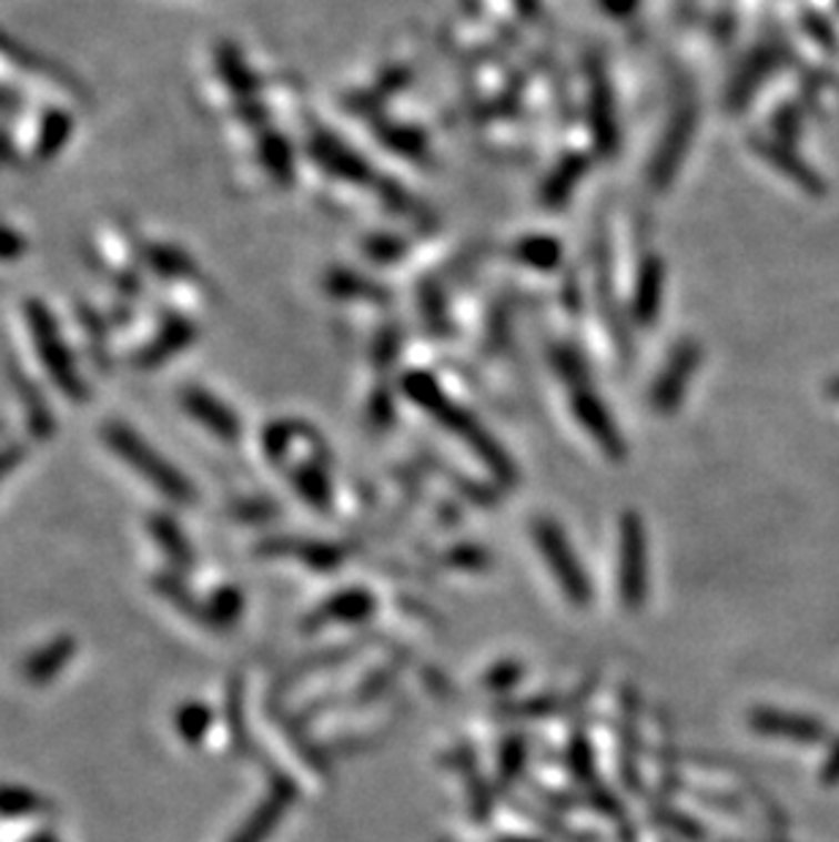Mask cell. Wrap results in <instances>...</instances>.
I'll use <instances>...</instances> for the list:
<instances>
[{
	"label": "cell",
	"mask_w": 839,
	"mask_h": 842,
	"mask_svg": "<svg viewBox=\"0 0 839 842\" xmlns=\"http://www.w3.org/2000/svg\"><path fill=\"white\" fill-rule=\"evenodd\" d=\"M265 554H286V557H300L314 570H335L341 561V551L325 542H295V540H273L267 546H262Z\"/></svg>",
	"instance_id": "12"
},
{
	"label": "cell",
	"mask_w": 839,
	"mask_h": 842,
	"mask_svg": "<svg viewBox=\"0 0 839 842\" xmlns=\"http://www.w3.org/2000/svg\"><path fill=\"white\" fill-rule=\"evenodd\" d=\"M295 486H297V491L305 497V501H311V505H316V507L327 505V494H330L327 480L322 477V471L316 467L297 469L295 471Z\"/></svg>",
	"instance_id": "18"
},
{
	"label": "cell",
	"mask_w": 839,
	"mask_h": 842,
	"mask_svg": "<svg viewBox=\"0 0 839 842\" xmlns=\"http://www.w3.org/2000/svg\"><path fill=\"white\" fill-rule=\"evenodd\" d=\"M71 134V121L65 115H60V112H52V115H47L44 125H41V134H39V156L41 159H50L55 156L58 148L63 145L65 140H69Z\"/></svg>",
	"instance_id": "17"
},
{
	"label": "cell",
	"mask_w": 839,
	"mask_h": 842,
	"mask_svg": "<svg viewBox=\"0 0 839 842\" xmlns=\"http://www.w3.org/2000/svg\"><path fill=\"white\" fill-rule=\"evenodd\" d=\"M494 673H499V677H488V684L496 687V690H505V687H509L515 679H518V668L515 666H502L499 671H494Z\"/></svg>",
	"instance_id": "22"
},
{
	"label": "cell",
	"mask_w": 839,
	"mask_h": 842,
	"mask_svg": "<svg viewBox=\"0 0 839 842\" xmlns=\"http://www.w3.org/2000/svg\"><path fill=\"white\" fill-rule=\"evenodd\" d=\"M649 592V551L638 516H627L619 531V595L629 611H638Z\"/></svg>",
	"instance_id": "3"
},
{
	"label": "cell",
	"mask_w": 839,
	"mask_h": 842,
	"mask_svg": "<svg viewBox=\"0 0 839 842\" xmlns=\"http://www.w3.org/2000/svg\"><path fill=\"white\" fill-rule=\"evenodd\" d=\"M50 810V804L30 788L20 785H0V815L20 818V815H39Z\"/></svg>",
	"instance_id": "15"
},
{
	"label": "cell",
	"mask_w": 839,
	"mask_h": 842,
	"mask_svg": "<svg viewBox=\"0 0 839 842\" xmlns=\"http://www.w3.org/2000/svg\"><path fill=\"white\" fill-rule=\"evenodd\" d=\"M153 587H155V592L164 597V600H170L180 613H185L189 619H194L196 625L210 627L208 600H202V597H196L194 592H191V589L185 587V581H183V576H180V572H161V576L153 578Z\"/></svg>",
	"instance_id": "10"
},
{
	"label": "cell",
	"mask_w": 839,
	"mask_h": 842,
	"mask_svg": "<svg viewBox=\"0 0 839 842\" xmlns=\"http://www.w3.org/2000/svg\"><path fill=\"white\" fill-rule=\"evenodd\" d=\"M148 262L164 276H180V273H189L191 265L185 262V254H180L178 248L170 246H150L148 248Z\"/></svg>",
	"instance_id": "19"
},
{
	"label": "cell",
	"mask_w": 839,
	"mask_h": 842,
	"mask_svg": "<svg viewBox=\"0 0 839 842\" xmlns=\"http://www.w3.org/2000/svg\"><path fill=\"white\" fill-rule=\"evenodd\" d=\"M148 529L166 561L175 567V572L183 576V572H189L191 567H194V546H191L189 535H185L175 518L166 516V513H153V516L148 518Z\"/></svg>",
	"instance_id": "8"
},
{
	"label": "cell",
	"mask_w": 839,
	"mask_h": 842,
	"mask_svg": "<svg viewBox=\"0 0 839 842\" xmlns=\"http://www.w3.org/2000/svg\"><path fill=\"white\" fill-rule=\"evenodd\" d=\"M22 458H26V447L22 445H6L0 447V480H3L6 475H11L17 467L22 464Z\"/></svg>",
	"instance_id": "20"
},
{
	"label": "cell",
	"mask_w": 839,
	"mask_h": 842,
	"mask_svg": "<svg viewBox=\"0 0 839 842\" xmlns=\"http://www.w3.org/2000/svg\"><path fill=\"white\" fill-rule=\"evenodd\" d=\"M22 251H26L22 237L17 235V232L0 226V260H14V256H20Z\"/></svg>",
	"instance_id": "21"
},
{
	"label": "cell",
	"mask_w": 839,
	"mask_h": 842,
	"mask_svg": "<svg viewBox=\"0 0 839 842\" xmlns=\"http://www.w3.org/2000/svg\"><path fill=\"white\" fill-rule=\"evenodd\" d=\"M535 535L539 554H543L545 565H548V570L554 572V578L559 581L562 592L573 602H578V606H586L592 597V584L589 576L584 572V567H580L578 557H575V551L569 548L565 531L556 527V524L543 521L537 524Z\"/></svg>",
	"instance_id": "4"
},
{
	"label": "cell",
	"mask_w": 839,
	"mask_h": 842,
	"mask_svg": "<svg viewBox=\"0 0 839 842\" xmlns=\"http://www.w3.org/2000/svg\"><path fill=\"white\" fill-rule=\"evenodd\" d=\"M374 608V600H371L365 592H341L335 597H330L322 608H316L309 619H305V630H316V627L325 625H346V622H360L365 619Z\"/></svg>",
	"instance_id": "9"
},
{
	"label": "cell",
	"mask_w": 839,
	"mask_h": 842,
	"mask_svg": "<svg viewBox=\"0 0 839 842\" xmlns=\"http://www.w3.org/2000/svg\"><path fill=\"white\" fill-rule=\"evenodd\" d=\"M213 726V712L210 707L200 701H189L175 712V731L185 744L196 748V744L205 742V733Z\"/></svg>",
	"instance_id": "14"
},
{
	"label": "cell",
	"mask_w": 839,
	"mask_h": 842,
	"mask_svg": "<svg viewBox=\"0 0 839 842\" xmlns=\"http://www.w3.org/2000/svg\"><path fill=\"white\" fill-rule=\"evenodd\" d=\"M191 338H194V327H191L189 322L185 319L166 322L164 331H161L159 336H155L153 342L145 346V352L137 357V363H140V366H145V368L159 366V363L170 361L172 355L183 352L185 346L191 344Z\"/></svg>",
	"instance_id": "11"
},
{
	"label": "cell",
	"mask_w": 839,
	"mask_h": 842,
	"mask_svg": "<svg viewBox=\"0 0 839 842\" xmlns=\"http://www.w3.org/2000/svg\"><path fill=\"white\" fill-rule=\"evenodd\" d=\"M28 842H60V840L52 838V834H36V838H30Z\"/></svg>",
	"instance_id": "23"
},
{
	"label": "cell",
	"mask_w": 839,
	"mask_h": 842,
	"mask_svg": "<svg viewBox=\"0 0 839 842\" xmlns=\"http://www.w3.org/2000/svg\"><path fill=\"white\" fill-rule=\"evenodd\" d=\"M77 657V641L71 636H58L52 641H47L44 647H39L36 652H30L22 660L20 677L22 682L30 687H47L52 684L60 673L69 668V662Z\"/></svg>",
	"instance_id": "5"
},
{
	"label": "cell",
	"mask_w": 839,
	"mask_h": 842,
	"mask_svg": "<svg viewBox=\"0 0 839 842\" xmlns=\"http://www.w3.org/2000/svg\"><path fill=\"white\" fill-rule=\"evenodd\" d=\"M26 322L30 336H33L36 355H39L41 366L50 374V379L58 385V390L65 398H71V402H82L88 396L85 379L77 372L74 357H71L69 346H65L63 336H60L55 316L50 314V308L41 301H28Z\"/></svg>",
	"instance_id": "2"
},
{
	"label": "cell",
	"mask_w": 839,
	"mask_h": 842,
	"mask_svg": "<svg viewBox=\"0 0 839 842\" xmlns=\"http://www.w3.org/2000/svg\"><path fill=\"white\" fill-rule=\"evenodd\" d=\"M752 726L758 728L760 733H785V737H796V739H809L812 733H818V728H815L812 722L785 718V714H777V712H755Z\"/></svg>",
	"instance_id": "16"
},
{
	"label": "cell",
	"mask_w": 839,
	"mask_h": 842,
	"mask_svg": "<svg viewBox=\"0 0 839 842\" xmlns=\"http://www.w3.org/2000/svg\"><path fill=\"white\" fill-rule=\"evenodd\" d=\"M243 595L235 587H221L208 597L210 630H230L243 617Z\"/></svg>",
	"instance_id": "13"
},
{
	"label": "cell",
	"mask_w": 839,
	"mask_h": 842,
	"mask_svg": "<svg viewBox=\"0 0 839 842\" xmlns=\"http://www.w3.org/2000/svg\"><path fill=\"white\" fill-rule=\"evenodd\" d=\"M101 437H104V445L115 453L120 461L134 469L148 486H153L155 491L164 494V497L175 501V505H194L196 488L191 486L189 477H185L175 464L166 461L142 434H137L134 428L125 426V423L112 420L107 423Z\"/></svg>",
	"instance_id": "1"
},
{
	"label": "cell",
	"mask_w": 839,
	"mask_h": 842,
	"mask_svg": "<svg viewBox=\"0 0 839 842\" xmlns=\"http://www.w3.org/2000/svg\"><path fill=\"white\" fill-rule=\"evenodd\" d=\"M292 797H295V793H292V788L286 785V782L273 785V791L256 804V810L245 818V823L232 834L230 842H267L270 834L284 821L286 810H290L292 804Z\"/></svg>",
	"instance_id": "7"
},
{
	"label": "cell",
	"mask_w": 839,
	"mask_h": 842,
	"mask_svg": "<svg viewBox=\"0 0 839 842\" xmlns=\"http://www.w3.org/2000/svg\"><path fill=\"white\" fill-rule=\"evenodd\" d=\"M180 404H183L185 412H189L200 426H205L213 437L224 442H237L240 420L235 417V412L224 402H219L215 396H210L208 390H202V387H185V390L180 393Z\"/></svg>",
	"instance_id": "6"
}]
</instances>
